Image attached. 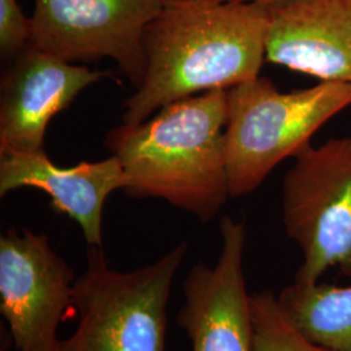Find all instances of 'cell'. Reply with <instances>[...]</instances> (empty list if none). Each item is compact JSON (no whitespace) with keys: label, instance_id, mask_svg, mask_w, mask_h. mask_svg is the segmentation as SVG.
Segmentation results:
<instances>
[{"label":"cell","instance_id":"cell-5","mask_svg":"<svg viewBox=\"0 0 351 351\" xmlns=\"http://www.w3.org/2000/svg\"><path fill=\"white\" fill-rule=\"evenodd\" d=\"M282 182V223L303 262L294 281L319 282L329 269L351 278V136L308 143Z\"/></svg>","mask_w":351,"mask_h":351},{"label":"cell","instance_id":"cell-14","mask_svg":"<svg viewBox=\"0 0 351 351\" xmlns=\"http://www.w3.org/2000/svg\"><path fill=\"white\" fill-rule=\"evenodd\" d=\"M32 25L17 0H0V50L3 56H16L30 43Z\"/></svg>","mask_w":351,"mask_h":351},{"label":"cell","instance_id":"cell-9","mask_svg":"<svg viewBox=\"0 0 351 351\" xmlns=\"http://www.w3.org/2000/svg\"><path fill=\"white\" fill-rule=\"evenodd\" d=\"M0 86V156L43 150L51 119L107 72L90 71L29 45Z\"/></svg>","mask_w":351,"mask_h":351},{"label":"cell","instance_id":"cell-15","mask_svg":"<svg viewBox=\"0 0 351 351\" xmlns=\"http://www.w3.org/2000/svg\"><path fill=\"white\" fill-rule=\"evenodd\" d=\"M224 1H258V3H269L274 0H224Z\"/></svg>","mask_w":351,"mask_h":351},{"label":"cell","instance_id":"cell-6","mask_svg":"<svg viewBox=\"0 0 351 351\" xmlns=\"http://www.w3.org/2000/svg\"><path fill=\"white\" fill-rule=\"evenodd\" d=\"M167 0H34L32 46L66 62L110 58L138 88L145 33Z\"/></svg>","mask_w":351,"mask_h":351},{"label":"cell","instance_id":"cell-7","mask_svg":"<svg viewBox=\"0 0 351 351\" xmlns=\"http://www.w3.org/2000/svg\"><path fill=\"white\" fill-rule=\"evenodd\" d=\"M75 271L46 234L0 236V313L16 351H62L59 326L73 310Z\"/></svg>","mask_w":351,"mask_h":351},{"label":"cell","instance_id":"cell-10","mask_svg":"<svg viewBox=\"0 0 351 351\" xmlns=\"http://www.w3.org/2000/svg\"><path fill=\"white\" fill-rule=\"evenodd\" d=\"M265 7V62L351 85V0H274Z\"/></svg>","mask_w":351,"mask_h":351},{"label":"cell","instance_id":"cell-4","mask_svg":"<svg viewBox=\"0 0 351 351\" xmlns=\"http://www.w3.org/2000/svg\"><path fill=\"white\" fill-rule=\"evenodd\" d=\"M186 251L181 242L156 262L123 272L103 247L88 246L86 268L73 284L78 326L62 351H167L168 302Z\"/></svg>","mask_w":351,"mask_h":351},{"label":"cell","instance_id":"cell-2","mask_svg":"<svg viewBox=\"0 0 351 351\" xmlns=\"http://www.w3.org/2000/svg\"><path fill=\"white\" fill-rule=\"evenodd\" d=\"M228 90L173 101L138 125L110 130L106 145L128 176L126 195L163 199L208 223L230 197L226 162Z\"/></svg>","mask_w":351,"mask_h":351},{"label":"cell","instance_id":"cell-11","mask_svg":"<svg viewBox=\"0 0 351 351\" xmlns=\"http://www.w3.org/2000/svg\"><path fill=\"white\" fill-rule=\"evenodd\" d=\"M128 176L120 159L112 155L95 163L62 168L45 150L12 152L0 159V195L13 190L36 188L51 198V207L80 226L88 246L103 247V207L113 191L126 188Z\"/></svg>","mask_w":351,"mask_h":351},{"label":"cell","instance_id":"cell-8","mask_svg":"<svg viewBox=\"0 0 351 351\" xmlns=\"http://www.w3.org/2000/svg\"><path fill=\"white\" fill-rule=\"evenodd\" d=\"M220 234L216 264L197 263L185 276V302L177 323L188 335L191 351H251V294L243 274L246 228L226 216Z\"/></svg>","mask_w":351,"mask_h":351},{"label":"cell","instance_id":"cell-3","mask_svg":"<svg viewBox=\"0 0 351 351\" xmlns=\"http://www.w3.org/2000/svg\"><path fill=\"white\" fill-rule=\"evenodd\" d=\"M351 106V85L320 81L282 93L267 77L228 90L226 162L230 197L249 195Z\"/></svg>","mask_w":351,"mask_h":351},{"label":"cell","instance_id":"cell-13","mask_svg":"<svg viewBox=\"0 0 351 351\" xmlns=\"http://www.w3.org/2000/svg\"><path fill=\"white\" fill-rule=\"evenodd\" d=\"M251 351H335L310 339L290 319L271 290L252 293Z\"/></svg>","mask_w":351,"mask_h":351},{"label":"cell","instance_id":"cell-1","mask_svg":"<svg viewBox=\"0 0 351 351\" xmlns=\"http://www.w3.org/2000/svg\"><path fill=\"white\" fill-rule=\"evenodd\" d=\"M267 27L265 3L167 0L146 29V73L126 99L123 124L138 125L173 101L259 77Z\"/></svg>","mask_w":351,"mask_h":351},{"label":"cell","instance_id":"cell-12","mask_svg":"<svg viewBox=\"0 0 351 351\" xmlns=\"http://www.w3.org/2000/svg\"><path fill=\"white\" fill-rule=\"evenodd\" d=\"M277 298L290 319L315 342L335 351H351V285L294 281Z\"/></svg>","mask_w":351,"mask_h":351}]
</instances>
